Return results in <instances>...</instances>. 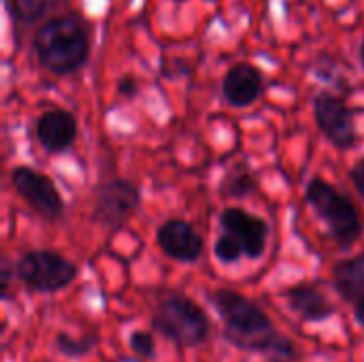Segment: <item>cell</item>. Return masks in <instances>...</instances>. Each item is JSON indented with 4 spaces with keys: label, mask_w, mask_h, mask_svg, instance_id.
Instances as JSON below:
<instances>
[{
    "label": "cell",
    "mask_w": 364,
    "mask_h": 362,
    "mask_svg": "<svg viewBox=\"0 0 364 362\" xmlns=\"http://www.w3.org/2000/svg\"><path fill=\"white\" fill-rule=\"evenodd\" d=\"M211 303L224 320V335L232 346L267 354L275 362L292 361V341L275 331L269 316L254 301L235 290H215Z\"/></svg>",
    "instance_id": "1"
},
{
    "label": "cell",
    "mask_w": 364,
    "mask_h": 362,
    "mask_svg": "<svg viewBox=\"0 0 364 362\" xmlns=\"http://www.w3.org/2000/svg\"><path fill=\"white\" fill-rule=\"evenodd\" d=\"M34 53L53 75H70L87 62L90 36L77 17L49 19L34 34Z\"/></svg>",
    "instance_id": "2"
},
{
    "label": "cell",
    "mask_w": 364,
    "mask_h": 362,
    "mask_svg": "<svg viewBox=\"0 0 364 362\" xmlns=\"http://www.w3.org/2000/svg\"><path fill=\"white\" fill-rule=\"evenodd\" d=\"M305 201L328 224L331 235L341 247H352L363 235V220L354 203L328 181L314 177L307 183Z\"/></svg>",
    "instance_id": "3"
},
{
    "label": "cell",
    "mask_w": 364,
    "mask_h": 362,
    "mask_svg": "<svg viewBox=\"0 0 364 362\" xmlns=\"http://www.w3.org/2000/svg\"><path fill=\"white\" fill-rule=\"evenodd\" d=\"M151 326L183 348L200 346L209 335L207 314L183 294H168L158 301L151 318Z\"/></svg>",
    "instance_id": "4"
},
{
    "label": "cell",
    "mask_w": 364,
    "mask_h": 362,
    "mask_svg": "<svg viewBox=\"0 0 364 362\" xmlns=\"http://www.w3.org/2000/svg\"><path fill=\"white\" fill-rule=\"evenodd\" d=\"M15 273L26 284V288L49 294L68 288L77 277V267L58 252L34 250L21 256Z\"/></svg>",
    "instance_id": "5"
},
{
    "label": "cell",
    "mask_w": 364,
    "mask_h": 362,
    "mask_svg": "<svg viewBox=\"0 0 364 362\" xmlns=\"http://www.w3.org/2000/svg\"><path fill=\"white\" fill-rule=\"evenodd\" d=\"M11 181L15 192L28 203L32 211H36L45 220H58L64 213V201L55 190L53 181L36 169L17 166L11 173Z\"/></svg>",
    "instance_id": "6"
},
{
    "label": "cell",
    "mask_w": 364,
    "mask_h": 362,
    "mask_svg": "<svg viewBox=\"0 0 364 362\" xmlns=\"http://www.w3.org/2000/svg\"><path fill=\"white\" fill-rule=\"evenodd\" d=\"M139 203L141 192L132 181L111 179L100 183L96 190L94 218L109 228H119L136 211Z\"/></svg>",
    "instance_id": "7"
},
{
    "label": "cell",
    "mask_w": 364,
    "mask_h": 362,
    "mask_svg": "<svg viewBox=\"0 0 364 362\" xmlns=\"http://www.w3.org/2000/svg\"><path fill=\"white\" fill-rule=\"evenodd\" d=\"M316 122L322 134L339 149H348L356 143V128H354V113L343 102V98L320 92L314 102Z\"/></svg>",
    "instance_id": "8"
},
{
    "label": "cell",
    "mask_w": 364,
    "mask_h": 362,
    "mask_svg": "<svg viewBox=\"0 0 364 362\" xmlns=\"http://www.w3.org/2000/svg\"><path fill=\"white\" fill-rule=\"evenodd\" d=\"M220 224L224 233L232 235L245 250L247 258H260L267 247V237H269V226L264 220L247 213L245 209L239 207H228L220 215Z\"/></svg>",
    "instance_id": "9"
},
{
    "label": "cell",
    "mask_w": 364,
    "mask_h": 362,
    "mask_svg": "<svg viewBox=\"0 0 364 362\" xmlns=\"http://www.w3.org/2000/svg\"><path fill=\"white\" fill-rule=\"evenodd\" d=\"M158 245L177 262H196L203 254V237L186 220H166L158 228Z\"/></svg>",
    "instance_id": "10"
},
{
    "label": "cell",
    "mask_w": 364,
    "mask_h": 362,
    "mask_svg": "<svg viewBox=\"0 0 364 362\" xmlns=\"http://www.w3.org/2000/svg\"><path fill=\"white\" fill-rule=\"evenodd\" d=\"M36 139L49 154L68 149L77 139V122L64 109H51L36 119Z\"/></svg>",
    "instance_id": "11"
},
{
    "label": "cell",
    "mask_w": 364,
    "mask_h": 362,
    "mask_svg": "<svg viewBox=\"0 0 364 362\" xmlns=\"http://www.w3.org/2000/svg\"><path fill=\"white\" fill-rule=\"evenodd\" d=\"M262 75L256 66L241 62L235 64L222 81V94L232 107H250L262 94Z\"/></svg>",
    "instance_id": "12"
},
{
    "label": "cell",
    "mask_w": 364,
    "mask_h": 362,
    "mask_svg": "<svg viewBox=\"0 0 364 362\" xmlns=\"http://www.w3.org/2000/svg\"><path fill=\"white\" fill-rule=\"evenodd\" d=\"M290 309L305 322H322L335 314V307L314 284H299L286 292Z\"/></svg>",
    "instance_id": "13"
},
{
    "label": "cell",
    "mask_w": 364,
    "mask_h": 362,
    "mask_svg": "<svg viewBox=\"0 0 364 362\" xmlns=\"http://www.w3.org/2000/svg\"><path fill=\"white\" fill-rule=\"evenodd\" d=\"M335 288L348 303H358L364 297V254L341 260L335 267Z\"/></svg>",
    "instance_id": "14"
},
{
    "label": "cell",
    "mask_w": 364,
    "mask_h": 362,
    "mask_svg": "<svg viewBox=\"0 0 364 362\" xmlns=\"http://www.w3.org/2000/svg\"><path fill=\"white\" fill-rule=\"evenodd\" d=\"M60 0H6V9L15 21L34 23L49 9H53Z\"/></svg>",
    "instance_id": "15"
},
{
    "label": "cell",
    "mask_w": 364,
    "mask_h": 362,
    "mask_svg": "<svg viewBox=\"0 0 364 362\" xmlns=\"http://www.w3.org/2000/svg\"><path fill=\"white\" fill-rule=\"evenodd\" d=\"M222 190H224L226 196L243 198V196H250L256 190V181H254V177L247 171H237V173L228 175V179L224 181Z\"/></svg>",
    "instance_id": "16"
},
{
    "label": "cell",
    "mask_w": 364,
    "mask_h": 362,
    "mask_svg": "<svg viewBox=\"0 0 364 362\" xmlns=\"http://www.w3.org/2000/svg\"><path fill=\"white\" fill-rule=\"evenodd\" d=\"M213 252H215V258H218L220 262H224V265H232V262H237L241 256H245L243 245H241L232 235H228V233H224V235L215 241Z\"/></svg>",
    "instance_id": "17"
},
{
    "label": "cell",
    "mask_w": 364,
    "mask_h": 362,
    "mask_svg": "<svg viewBox=\"0 0 364 362\" xmlns=\"http://www.w3.org/2000/svg\"><path fill=\"white\" fill-rule=\"evenodd\" d=\"M92 346H94V339H75L64 333L55 337V348L64 356H83L92 350Z\"/></svg>",
    "instance_id": "18"
},
{
    "label": "cell",
    "mask_w": 364,
    "mask_h": 362,
    "mask_svg": "<svg viewBox=\"0 0 364 362\" xmlns=\"http://www.w3.org/2000/svg\"><path fill=\"white\" fill-rule=\"evenodd\" d=\"M130 350L136 356H141V358H151L154 352H156V344H154L151 333H147V331H134L130 335Z\"/></svg>",
    "instance_id": "19"
},
{
    "label": "cell",
    "mask_w": 364,
    "mask_h": 362,
    "mask_svg": "<svg viewBox=\"0 0 364 362\" xmlns=\"http://www.w3.org/2000/svg\"><path fill=\"white\" fill-rule=\"evenodd\" d=\"M136 92H139V83H136L134 77L126 75V77L119 79V83H117V94H119V96L132 98V96H136Z\"/></svg>",
    "instance_id": "20"
},
{
    "label": "cell",
    "mask_w": 364,
    "mask_h": 362,
    "mask_svg": "<svg viewBox=\"0 0 364 362\" xmlns=\"http://www.w3.org/2000/svg\"><path fill=\"white\" fill-rule=\"evenodd\" d=\"M350 177H352V183H354V188L358 190V194L364 198V158L363 160H358L354 166H352V173H350Z\"/></svg>",
    "instance_id": "21"
},
{
    "label": "cell",
    "mask_w": 364,
    "mask_h": 362,
    "mask_svg": "<svg viewBox=\"0 0 364 362\" xmlns=\"http://www.w3.org/2000/svg\"><path fill=\"white\" fill-rule=\"evenodd\" d=\"M354 316H356L358 324L364 329V297L358 303H354Z\"/></svg>",
    "instance_id": "22"
},
{
    "label": "cell",
    "mask_w": 364,
    "mask_h": 362,
    "mask_svg": "<svg viewBox=\"0 0 364 362\" xmlns=\"http://www.w3.org/2000/svg\"><path fill=\"white\" fill-rule=\"evenodd\" d=\"M9 267H11L9 260H4V262H2V290H6L9 280H11V269H9Z\"/></svg>",
    "instance_id": "23"
},
{
    "label": "cell",
    "mask_w": 364,
    "mask_h": 362,
    "mask_svg": "<svg viewBox=\"0 0 364 362\" xmlns=\"http://www.w3.org/2000/svg\"><path fill=\"white\" fill-rule=\"evenodd\" d=\"M360 60H363V66H364V38H363V45H360Z\"/></svg>",
    "instance_id": "24"
}]
</instances>
